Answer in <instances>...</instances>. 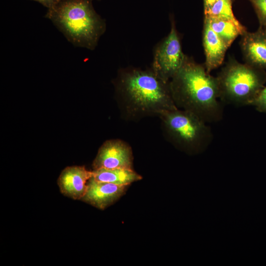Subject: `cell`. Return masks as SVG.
<instances>
[{
  "label": "cell",
  "mask_w": 266,
  "mask_h": 266,
  "mask_svg": "<svg viewBox=\"0 0 266 266\" xmlns=\"http://www.w3.org/2000/svg\"><path fill=\"white\" fill-rule=\"evenodd\" d=\"M120 114L125 120L136 121L178 108L169 82L159 77L151 68L120 69L114 82Z\"/></svg>",
  "instance_id": "cell-1"
},
{
  "label": "cell",
  "mask_w": 266,
  "mask_h": 266,
  "mask_svg": "<svg viewBox=\"0 0 266 266\" xmlns=\"http://www.w3.org/2000/svg\"><path fill=\"white\" fill-rule=\"evenodd\" d=\"M171 95L176 106L189 111L205 122L220 121L223 108L219 101L216 77L204 66L186 57L182 66L169 81Z\"/></svg>",
  "instance_id": "cell-2"
},
{
  "label": "cell",
  "mask_w": 266,
  "mask_h": 266,
  "mask_svg": "<svg viewBox=\"0 0 266 266\" xmlns=\"http://www.w3.org/2000/svg\"><path fill=\"white\" fill-rule=\"evenodd\" d=\"M92 0H61L46 15L72 44L90 50L95 48L106 29Z\"/></svg>",
  "instance_id": "cell-3"
},
{
  "label": "cell",
  "mask_w": 266,
  "mask_h": 266,
  "mask_svg": "<svg viewBox=\"0 0 266 266\" xmlns=\"http://www.w3.org/2000/svg\"><path fill=\"white\" fill-rule=\"evenodd\" d=\"M159 117L165 138L188 155L203 152L212 141L207 123L189 111L177 108L165 111Z\"/></svg>",
  "instance_id": "cell-4"
},
{
  "label": "cell",
  "mask_w": 266,
  "mask_h": 266,
  "mask_svg": "<svg viewBox=\"0 0 266 266\" xmlns=\"http://www.w3.org/2000/svg\"><path fill=\"white\" fill-rule=\"evenodd\" d=\"M219 99L235 106L251 105L265 87L266 73L248 64L231 62L216 77Z\"/></svg>",
  "instance_id": "cell-5"
},
{
  "label": "cell",
  "mask_w": 266,
  "mask_h": 266,
  "mask_svg": "<svg viewBox=\"0 0 266 266\" xmlns=\"http://www.w3.org/2000/svg\"><path fill=\"white\" fill-rule=\"evenodd\" d=\"M168 34L156 46L151 68L161 79L169 82L184 63L186 56L182 51L181 41L174 19L171 18Z\"/></svg>",
  "instance_id": "cell-6"
},
{
  "label": "cell",
  "mask_w": 266,
  "mask_h": 266,
  "mask_svg": "<svg viewBox=\"0 0 266 266\" xmlns=\"http://www.w3.org/2000/svg\"><path fill=\"white\" fill-rule=\"evenodd\" d=\"M133 153L130 145L124 140L113 139L105 141L100 148L93 163L94 169H133Z\"/></svg>",
  "instance_id": "cell-7"
},
{
  "label": "cell",
  "mask_w": 266,
  "mask_h": 266,
  "mask_svg": "<svg viewBox=\"0 0 266 266\" xmlns=\"http://www.w3.org/2000/svg\"><path fill=\"white\" fill-rule=\"evenodd\" d=\"M128 186L99 181L91 177L81 200L103 210L114 203L126 192Z\"/></svg>",
  "instance_id": "cell-8"
},
{
  "label": "cell",
  "mask_w": 266,
  "mask_h": 266,
  "mask_svg": "<svg viewBox=\"0 0 266 266\" xmlns=\"http://www.w3.org/2000/svg\"><path fill=\"white\" fill-rule=\"evenodd\" d=\"M93 172L84 166H71L65 168L60 175L57 183L64 196L75 200H81L84 196L87 184Z\"/></svg>",
  "instance_id": "cell-9"
},
{
  "label": "cell",
  "mask_w": 266,
  "mask_h": 266,
  "mask_svg": "<svg viewBox=\"0 0 266 266\" xmlns=\"http://www.w3.org/2000/svg\"><path fill=\"white\" fill-rule=\"evenodd\" d=\"M242 35L241 46L247 64L266 69V30L260 27L255 32L246 31Z\"/></svg>",
  "instance_id": "cell-10"
},
{
  "label": "cell",
  "mask_w": 266,
  "mask_h": 266,
  "mask_svg": "<svg viewBox=\"0 0 266 266\" xmlns=\"http://www.w3.org/2000/svg\"><path fill=\"white\" fill-rule=\"evenodd\" d=\"M203 43L205 56V68L210 73L223 63L228 46L213 31L204 19Z\"/></svg>",
  "instance_id": "cell-11"
},
{
  "label": "cell",
  "mask_w": 266,
  "mask_h": 266,
  "mask_svg": "<svg viewBox=\"0 0 266 266\" xmlns=\"http://www.w3.org/2000/svg\"><path fill=\"white\" fill-rule=\"evenodd\" d=\"M92 172V177L97 181L118 185L129 186L131 183L142 179V176L133 169L100 168L94 170Z\"/></svg>",
  "instance_id": "cell-12"
},
{
  "label": "cell",
  "mask_w": 266,
  "mask_h": 266,
  "mask_svg": "<svg viewBox=\"0 0 266 266\" xmlns=\"http://www.w3.org/2000/svg\"><path fill=\"white\" fill-rule=\"evenodd\" d=\"M205 19L208 20L213 31L228 47L239 34L242 35L246 32L243 26H239L231 21L207 18Z\"/></svg>",
  "instance_id": "cell-13"
},
{
  "label": "cell",
  "mask_w": 266,
  "mask_h": 266,
  "mask_svg": "<svg viewBox=\"0 0 266 266\" xmlns=\"http://www.w3.org/2000/svg\"><path fill=\"white\" fill-rule=\"evenodd\" d=\"M205 18L231 21L242 26L236 19L232 10V0H217L209 7L204 8Z\"/></svg>",
  "instance_id": "cell-14"
},
{
  "label": "cell",
  "mask_w": 266,
  "mask_h": 266,
  "mask_svg": "<svg viewBox=\"0 0 266 266\" xmlns=\"http://www.w3.org/2000/svg\"><path fill=\"white\" fill-rule=\"evenodd\" d=\"M252 3L257 16L260 27H266V0H250Z\"/></svg>",
  "instance_id": "cell-15"
},
{
  "label": "cell",
  "mask_w": 266,
  "mask_h": 266,
  "mask_svg": "<svg viewBox=\"0 0 266 266\" xmlns=\"http://www.w3.org/2000/svg\"><path fill=\"white\" fill-rule=\"evenodd\" d=\"M251 105L254 106L259 112L266 113V87L261 90Z\"/></svg>",
  "instance_id": "cell-16"
},
{
  "label": "cell",
  "mask_w": 266,
  "mask_h": 266,
  "mask_svg": "<svg viewBox=\"0 0 266 266\" xmlns=\"http://www.w3.org/2000/svg\"><path fill=\"white\" fill-rule=\"evenodd\" d=\"M37 1L48 9L57 4L61 0H32Z\"/></svg>",
  "instance_id": "cell-17"
},
{
  "label": "cell",
  "mask_w": 266,
  "mask_h": 266,
  "mask_svg": "<svg viewBox=\"0 0 266 266\" xmlns=\"http://www.w3.org/2000/svg\"><path fill=\"white\" fill-rule=\"evenodd\" d=\"M217 0H203L204 8H206L211 6Z\"/></svg>",
  "instance_id": "cell-18"
},
{
  "label": "cell",
  "mask_w": 266,
  "mask_h": 266,
  "mask_svg": "<svg viewBox=\"0 0 266 266\" xmlns=\"http://www.w3.org/2000/svg\"><path fill=\"white\" fill-rule=\"evenodd\" d=\"M263 28H264V27H263ZM265 28V29L266 30V27H265V28Z\"/></svg>",
  "instance_id": "cell-19"
}]
</instances>
